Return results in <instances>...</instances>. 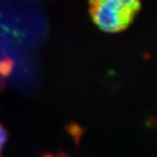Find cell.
<instances>
[{
  "label": "cell",
  "mask_w": 157,
  "mask_h": 157,
  "mask_svg": "<svg viewBox=\"0 0 157 157\" xmlns=\"http://www.w3.org/2000/svg\"><path fill=\"white\" fill-rule=\"evenodd\" d=\"M140 9V0H89V12L98 28L117 33L128 27Z\"/></svg>",
  "instance_id": "1"
},
{
  "label": "cell",
  "mask_w": 157,
  "mask_h": 157,
  "mask_svg": "<svg viewBox=\"0 0 157 157\" xmlns=\"http://www.w3.org/2000/svg\"><path fill=\"white\" fill-rule=\"evenodd\" d=\"M8 140V135L7 132L5 129V128L3 127V125L0 123V156L3 153L4 147L6 146V142Z\"/></svg>",
  "instance_id": "2"
}]
</instances>
